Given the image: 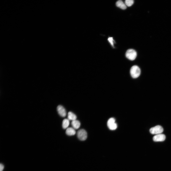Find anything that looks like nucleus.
<instances>
[{
	"mask_svg": "<svg viewBox=\"0 0 171 171\" xmlns=\"http://www.w3.org/2000/svg\"><path fill=\"white\" fill-rule=\"evenodd\" d=\"M141 70L140 68L137 66H133L130 70V74L132 77L133 78H138L140 75Z\"/></svg>",
	"mask_w": 171,
	"mask_h": 171,
	"instance_id": "1",
	"label": "nucleus"
},
{
	"mask_svg": "<svg viewBox=\"0 0 171 171\" xmlns=\"http://www.w3.org/2000/svg\"><path fill=\"white\" fill-rule=\"evenodd\" d=\"M137 53L136 51L133 49H129L127 50L126 53V58L130 60H134L136 58Z\"/></svg>",
	"mask_w": 171,
	"mask_h": 171,
	"instance_id": "2",
	"label": "nucleus"
},
{
	"mask_svg": "<svg viewBox=\"0 0 171 171\" xmlns=\"http://www.w3.org/2000/svg\"><path fill=\"white\" fill-rule=\"evenodd\" d=\"M163 131V128L161 126L157 125L151 128L149 130L150 132L153 134H161Z\"/></svg>",
	"mask_w": 171,
	"mask_h": 171,
	"instance_id": "3",
	"label": "nucleus"
},
{
	"mask_svg": "<svg viewBox=\"0 0 171 171\" xmlns=\"http://www.w3.org/2000/svg\"><path fill=\"white\" fill-rule=\"evenodd\" d=\"M77 135L78 139L81 141L85 140L87 137V133L83 129H81L78 131Z\"/></svg>",
	"mask_w": 171,
	"mask_h": 171,
	"instance_id": "4",
	"label": "nucleus"
},
{
	"mask_svg": "<svg viewBox=\"0 0 171 171\" xmlns=\"http://www.w3.org/2000/svg\"><path fill=\"white\" fill-rule=\"evenodd\" d=\"M107 125L110 130H114L116 129L117 127V125L115 123V120L113 118H110L107 122Z\"/></svg>",
	"mask_w": 171,
	"mask_h": 171,
	"instance_id": "5",
	"label": "nucleus"
},
{
	"mask_svg": "<svg viewBox=\"0 0 171 171\" xmlns=\"http://www.w3.org/2000/svg\"><path fill=\"white\" fill-rule=\"evenodd\" d=\"M166 136L163 134H157L153 136V139L155 142H162L165 139Z\"/></svg>",
	"mask_w": 171,
	"mask_h": 171,
	"instance_id": "6",
	"label": "nucleus"
},
{
	"mask_svg": "<svg viewBox=\"0 0 171 171\" xmlns=\"http://www.w3.org/2000/svg\"><path fill=\"white\" fill-rule=\"evenodd\" d=\"M57 111L59 114L63 117H65L66 115L65 109L62 106L60 105L57 108Z\"/></svg>",
	"mask_w": 171,
	"mask_h": 171,
	"instance_id": "7",
	"label": "nucleus"
},
{
	"mask_svg": "<svg viewBox=\"0 0 171 171\" xmlns=\"http://www.w3.org/2000/svg\"><path fill=\"white\" fill-rule=\"evenodd\" d=\"M66 133L68 135L72 136L74 135L76 133V132L74 128L72 127H69L66 129Z\"/></svg>",
	"mask_w": 171,
	"mask_h": 171,
	"instance_id": "8",
	"label": "nucleus"
},
{
	"mask_svg": "<svg viewBox=\"0 0 171 171\" xmlns=\"http://www.w3.org/2000/svg\"><path fill=\"white\" fill-rule=\"evenodd\" d=\"M116 5L118 7L123 10L127 8L125 5L121 0H119L117 1L116 3Z\"/></svg>",
	"mask_w": 171,
	"mask_h": 171,
	"instance_id": "9",
	"label": "nucleus"
},
{
	"mask_svg": "<svg viewBox=\"0 0 171 171\" xmlns=\"http://www.w3.org/2000/svg\"><path fill=\"white\" fill-rule=\"evenodd\" d=\"M71 125L74 129H77L80 127V123L79 121L75 120L72 121L71 122Z\"/></svg>",
	"mask_w": 171,
	"mask_h": 171,
	"instance_id": "10",
	"label": "nucleus"
},
{
	"mask_svg": "<svg viewBox=\"0 0 171 171\" xmlns=\"http://www.w3.org/2000/svg\"><path fill=\"white\" fill-rule=\"evenodd\" d=\"M76 116L74 114L71 112H69L68 114V118L70 120H74L77 119Z\"/></svg>",
	"mask_w": 171,
	"mask_h": 171,
	"instance_id": "11",
	"label": "nucleus"
},
{
	"mask_svg": "<svg viewBox=\"0 0 171 171\" xmlns=\"http://www.w3.org/2000/svg\"><path fill=\"white\" fill-rule=\"evenodd\" d=\"M69 121L67 119H64L63 121L62 127L64 129H66L69 126Z\"/></svg>",
	"mask_w": 171,
	"mask_h": 171,
	"instance_id": "12",
	"label": "nucleus"
},
{
	"mask_svg": "<svg viewBox=\"0 0 171 171\" xmlns=\"http://www.w3.org/2000/svg\"><path fill=\"white\" fill-rule=\"evenodd\" d=\"M125 2L126 6L129 7L133 4L134 1L133 0H126Z\"/></svg>",
	"mask_w": 171,
	"mask_h": 171,
	"instance_id": "13",
	"label": "nucleus"
},
{
	"mask_svg": "<svg viewBox=\"0 0 171 171\" xmlns=\"http://www.w3.org/2000/svg\"><path fill=\"white\" fill-rule=\"evenodd\" d=\"M108 40L112 46L114 47V42H115L113 40V37H111L109 38L108 39Z\"/></svg>",
	"mask_w": 171,
	"mask_h": 171,
	"instance_id": "14",
	"label": "nucleus"
},
{
	"mask_svg": "<svg viewBox=\"0 0 171 171\" xmlns=\"http://www.w3.org/2000/svg\"><path fill=\"white\" fill-rule=\"evenodd\" d=\"M0 171H3L4 168V165L3 164L1 163L0 165Z\"/></svg>",
	"mask_w": 171,
	"mask_h": 171,
	"instance_id": "15",
	"label": "nucleus"
}]
</instances>
